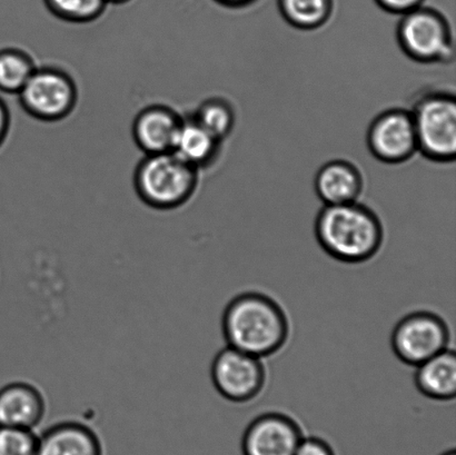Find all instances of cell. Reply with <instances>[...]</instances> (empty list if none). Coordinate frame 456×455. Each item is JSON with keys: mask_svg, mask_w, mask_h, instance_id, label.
Here are the masks:
<instances>
[{"mask_svg": "<svg viewBox=\"0 0 456 455\" xmlns=\"http://www.w3.org/2000/svg\"><path fill=\"white\" fill-rule=\"evenodd\" d=\"M222 329L227 346L263 359L283 349L289 337V321L274 298L246 292L228 303Z\"/></svg>", "mask_w": 456, "mask_h": 455, "instance_id": "1", "label": "cell"}, {"mask_svg": "<svg viewBox=\"0 0 456 455\" xmlns=\"http://www.w3.org/2000/svg\"><path fill=\"white\" fill-rule=\"evenodd\" d=\"M315 236L330 257L359 264L377 256L384 240L381 220L359 202L324 205L315 220Z\"/></svg>", "mask_w": 456, "mask_h": 455, "instance_id": "2", "label": "cell"}, {"mask_svg": "<svg viewBox=\"0 0 456 455\" xmlns=\"http://www.w3.org/2000/svg\"><path fill=\"white\" fill-rule=\"evenodd\" d=\"M200 169L173 151L145 155L134 173V187L142 203L158 211L185 205L198 190Z\"/></svg>", "mask_w": 456, "mask_h": 455, "instance_id": "3", "label": "cell"}, {"mask_svg": "<svg viewBox=\"0 0 456 455\" xmlns=\"http://www.w3.org/2000/svg\"><path fill=\"white\" fill-rule=\"evenodd\" d=\"M412 114L418 149L436 163H453L456 158V101L454 93L432 91L419 97Z\"/></svg>", "mask_w": 456, "mask_h": 455, "instance_id": "4", "label": "cell"}, {"mask_svg": "<svg viewBox=\"0 0 456 455\" xmlns=\"http://www.w3.org/2000/svg\"><path fill=\"white\" fill-rule=\"evenodd\" d=\"M396 39L402 52L419 64H450L454 60L452 27L435 8L421 6L402 16Z\"/></svg>", "mask_w": 456, "mask_h": 455, "instance_id": "5", "label": "cell"}, {"mask_svg": "<svg viewBox=\"0 0 456 455\" xmlns=\"http://www.w3.org/2000/svg\"><path fill=\"white\" fill-rule=\"evenodd\" d=\"M22 110L40 122L53 123L69 118L78 102L77 85L64 69L37 67L18 93Z\"/></svg>", "mask_w": 456, "mask_h": 455, "instance_id": "6", "label": "cell"}, {"mask_svg": "<svg viewBox=\"0 0 456 455\" xmlns=\"http://www.w3.org/2000/svg\"><path fill=\"white\" fill-rule=\"evenodd\" d=\"M450 342L448 323L440 315L428 311L405 315L395 325L391 337L396 358L410 367H419L449 349Z\"/></svg>", "mask_w": 456, "mask_h": 455, "instance_id": "7", "label": "cell"}, {"mask_svg": "<svg viewBox=\"0 0 456 455\" xmlns=\"http://www.w3.org/2000/svg\"><path fill=\"white\" fill-rule=\"evenodd\" d=\"M211 377L223 398L246 403L256 398L265 386L266 369L262 359L227 346L214 358Z\"/></svg>", "mask_w": 456, "mask_h": 455, "instance_id": "8", "label": "cell"}, {"mask_svg": "<svg viewBox=\"0 0 456 455\" xmlns=\"http://www.w3.org/2000/svg\"><path fill=\"white\" fill-rule=\"evenodd\" d=\"M366 145L379 162L390 165L408 162L419 151L411 110L390 109L379 114L370 124Z\"/></svg>", "mask_w": 456, "mask_h": 455, "instance_id": "9", "label": "cell"}, {"mask_svg": "<svg viewBox=\"0 0 456 455\" xmlns=\"http://www.w3.org/2000/svg\"><path fill=\"white\" fill-rule=\"evenodd\" d=\"M303 432L285 413L267 412L249 423L241 440L244 455H295Z\"/></svg>", "mask_w": 456, "mask_h": 455, "instance_id": "10", "label": "cell"}, {"mask_svg": "<svg viewBox=\"0 0 456 455\" xmlns=\"http://www.w3.org/2000/svg\"><path fill=\"white\" fill-rule=\"evenodd\" d=\"M46 413V396L34 383L18 380L0 389V427L35 430Z\"/></svg>", "mask_w": 456, "mask_h": 455, "instance_id": "11", "label": "cell"}, {"mask_svg": "<svg viewBox=\"0 0 456 455\" xmlns=\"http://www.w3.org/2000/svg\"><path fill=\"white\" fill-rule=\"evenodd\" d=\"M182 122L183 116L172 107L147 106L134 119V142L145 155L172 151Z\"/></svg>", "mask_w": 456, "mask_h": 455, "instance_id": "12", "label": "cell"}, {"mask_svg": "<svg viewBox=\"0 0 456 455\" xmlns=\"http://www.w3.org/2000/svg\"><path fill=\"white\" fill-rule=\"evenodd\" d=\"M37 455H105V448L92 426L67 418L38 435Z\"/></svg>", "mask_w": 456, "mask_h": 455, "instance_id": "13", "label": "cell"}, {"mask_svg": "<svg viewBox=\"0 0 456 455\" xmlns=\"http://www.w3.org/2000/svg\"><path fill=\"white\" fill-rule=\"evenodd\" d=\"M314 189L324 205L354 203L364 189L363 175L359 167L348 160H330L317 171Z\"/></svg>", "mask_w": 456, "mask_h": 455, "instance_id": "14", "label": "cell"}, {"mask_svg": "<svg viewBox=\"0 0 456 455\" xmlns=\"http://www.w3.org/2000/svg\"><path fill=\"white\" fill-rule=\"evenodd\" d=\"M222 142L189 115L183 118L172 151L191 167L202 169L216 162Z\"/></svg>", "mask_w": 456, "mask_h": 455, "instance_id": "15", "label": "cell"}, {"mask_svg": "<svg viewBox=\"0 0 456 455\" xmlns=\"http://www.w3.org/2000/svg\"><path fill=\"white\" fill-rule=\"evenodd\" d=\"M415 385L423 395L436 401L453 400L456 395V355L446 349L417 367Z\"/></svg>", "mask_w": 456, "mask_h": 455, "instance_id": "16", "label": "cell"}, {"mask_svg": "<svg viewBox=\"0 0 456 455\" xmlns=\"http://www.w3.org/2000/svg\"><path fill=\"white\" fill-rule=\"evenodd\" d=\"M281 15L299 30H316L333 15L334 0H277Z\"/></svg>", "mask_w": 456, "mask_h": 455, "instance_id": "17", "label": "cell"}, {"mask_svg": "<svg viewBox=\"0 0 456 455\" xmlns=\"http://www.w3.org/2000/svg\"><path fill=\"white\" fill-rule=\"evenodd\" d=\"M36 69L33 57L22 49H0V92L18 95Z\"/></svg>", "mask_w": 456, "mask_h": 455, "instance_id": "18", "label": "cell"}, {"mask_svg": "<svg viewBox=\"0 0 456 455\" xmlns=\"http://www.w3.org/2000/svg\"><path fill=\"white\" fill-rule=\"evenodd\" d=\"M191 116L221 142L231 135L235 126L234 107L224 98L213 97L205 100Z\"/></svg>", "mask_w": 456, "mask_h": 455, "instance_id": "19", "label": "cell"}, {"mask_svg": "<svg viewBox=\"0 0 456 455\" xmlns=\"http://www.w3.org/2000/svg\"><path fill=\"white\" fill-rule=\"evenodd\" d=\"M49 11L61 20L87 24L105 12L106 0H45Z\"/></svg>", "mask_w": 456, "mask_h": 455, "instance_id": "20", "label": "cell"}, {"mask_svg": "<svg viewBox=\"0 0 456 455\" xmlns=\"http://www.w3.org/2000/svg\"><path fill=\"white\" fill-rule=\"evenodd\" d=\"M37 448L35 430L0 427V455H37Z\"/></svg>", "mask_w": 456, "mask_h": 455, "instance_id": "21", "label": "cell"}, {"mask_svg": "<svg viewBox=\"0 0 456 455\" xmlns=\"http://www.w3.org/2000/svg\"><path fill=\"white\" fill-rule=\"evenodd\" d=\"M379 8L393 15L403 16L423 6L424 0H375Z\"/></svg>", "mask_w": 456, "mask_h": 455, "instance_id": "22", "label": "cell"}, {"mask_svg": "<svg viewBox=\"0 0 456 455\" xmlns=\"http://www.w3.org/2000/svg\"><path fill=\"white\" fill-rule=\"evenodd\" d=\"M295 455H335L333 449L324 440L314 438H303Z\"/></svg>", "mask_w": 456, "mask_h": 455, "instance_id": "23", "label": "cell"}, {"mask_svg": "<svg viewBox=\"0 0 456 455\" xmlns=\"http://www.w3.org/2000/svg\"><path fill=\"white\" fill-rule=\"evenodd\" d=\"M11 124V110H9L6 102L0 97V149H2L4 142L7 140Z\"/></svg>", "mask_w": 456, "mask_h": 455, "instance_id": "24", "label": "cell"}, {"mask_svg": "<svg viewBox=\"0 0 456 455\" xmlns=\"http://www.w3.org/2000/svg\"><path fill=\"white\" fill-rule=\"evenodd\" d=\"M216 2L227 8H243L249 6L256 0H216Z\"/></svg>", "mask_w": 456, "mask_h": 455, "instance_id": "25", "label": "cell"}, {"mask_svg": "<svg viewBox=\"0 0 456 455\" xmlns=\"http://www.w3.org/2000/svg\"><path fill=\"white\" fill-rule=\"evenodd\" d=\"M129 2V0H106V3H111V4H125Z\"/></svg>", "mask_w": 456, "mask_h": 455, "instance_id": "26", "label": "cell"}, {"mask_svg": "<svg viewBox=\"0 0 456 455\" xmlns=\"http://www.w3.org/2000/svg\"><path fill=\"white\" fill-rule=\"evenodd\" d=\"M442 455H456V452L454 451V450H452V451L445 452L444 454Z\"/></svg>", "mask_w": 456, "mask_h": 455, "instance_id": "27", "label": "cell"}]
</instances>
